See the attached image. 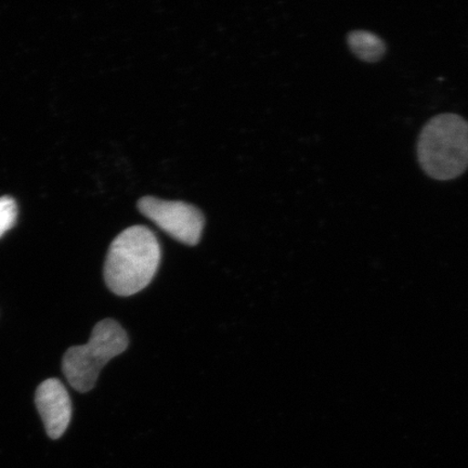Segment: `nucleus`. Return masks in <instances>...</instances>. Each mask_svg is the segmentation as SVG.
<instances>
[{"mask_svg":"<svg viewBox=\"0 0 468 468\" xmlns=\"http://www.w3.org/2000/svg\"><path fill=\"white\" fill-rule=\"evenodd\" d=\"M155 234L144 226H133L111 243L104 263L108 288L120 296L137 294L151 283L161 262Z\"/></svg>","mask_w":468,"mask_h":468,"instance_id":"nucleus-1","label":"nucleus"},{"mask_svg":"<svg viewBox=\"0 0 468 468\" xmlns=\"http://www.w3.org/2000/svg\"><path fill=\"white\" fill-rule=\"evenodd\" d=\"M17 218L16 203L11 197H0V238L11 229Z\"/></svg>","mask_w":468,"mask_h":468,"instance_id":"nucleus-7","label":"nucleus"},{"mask_svg":"<svg viewBox=\"0 0 468 468\" xmlns=\"http://www.w3.org/2000/svg\"><path fill=\"white\" fill-rule=\"evenodd\" d=\"M418 157L431 178L459 177L468 167V122L453 113L432 117L420 133Z\"/></svg>","mask_w":468,"mask_h":468,"instance_id":"nucleus-2","label":"nucleus"},{"mask_svg":"<svg viewBox=\"0 0 468 468\" xmlns=\"http://www.w3.org/2000/svg\"><path fill=\"white\" fill-rule=\"evenodd\" d=\"M138 208L146 218L177 241L186 245L200 241L205 219L201 210L193 205L144 197L139 200Z\"/></svg>","mask_w":468,"mask_h":468,"instance_id":"nucleus-4","label":"nucleus"},{"mask_svg":"<svg viewBox=\"0 0 468 468\" xmlns=\"http://www.w3.org/2000/svg\"><path fill=\"white\" fill-rule=\"evenodd\" d=\"M47 434L51 439L60 438L68 430L72 418L71 398L66 386L57 378L44 380L35 396Z\"/></svg>","mask_w":468,"mask_h":468,"instance_id":"nucleus-5","label":"nucleus"},{"mask_svg":"<svg viewBox=\"0 0 468 468\" xmlns=\"http://www.w3.org/2000/svg\"><path fill=\"white\" fill-rule=\"evenodd\" d=\"M130 344L127 333L115 320L105 319L93 327L90 342L69 348L62 370L68 382L80 393L90 391L110 360L124 353Z\"/></svg>","mask_w":468,"mask_h":468,"instance_id":"nucleus-3","label":"nucleus"},{"mask_svg":"<svg viewBox=\"0 0 468 468\" xmlns=\"http://www.w3.org/2000/svg\"><path fill=\"white\" fill-rule=\"evenodd\" d=\"M351 51L366 62H378L386 52L384 40L377 34L367 31H354L348 35Z\"/></svg>","mask_w":468,"mask_h":468,"instance_id":"nucleus-6","label":"nucleus"}]
</instances>
